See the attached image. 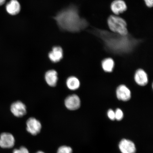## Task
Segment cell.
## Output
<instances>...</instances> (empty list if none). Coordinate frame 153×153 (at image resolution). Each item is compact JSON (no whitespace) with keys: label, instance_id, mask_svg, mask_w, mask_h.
<instances>
[{"label":"cell","instance_id":"9c48e42d","mask_svg":"<svg viewBox=\"0 0 153 153\" xmlns=\"http://www.w3.org/2000/svg\"><path fill=\"white\" fill-rule=\"evenodd\" d=\"M110 9L114 14L118 15L127 11V6L123 0H114L111 3Z\"/></svg>","mask_w":153,"mask_h":153},{"label":"cell","instance_id":"ba28073f","mask_svg":"<svg viewBox=\"0 0 153 153\" xmlns=\"http://www.w3.org/2000/svg\"><path fill=\"white\" fill-rule=\"evenodd\" d=\"M116 95L118 100L123 101H129L131 97V91L127 86L123 85H120L117 88Z\"/></svg>","mask_w":153,"mask_h":153},{"label":"cell","instance_id":"7c38bea8","mask_svg":"<svg viewBox=\"0 0 153 153\" xmlns=\"http://www.w3.org/2000/svg\"><path fill=\"white\" fill-rule=\"evenodd\" d=\"M49 58L53 62H58L63 57V51L62 48L56 46L53 48L52 51L48 54Z\"/></svg>","mask_w":153,"mask_h":153},{"label":"cell","instance_id":"6da1fadb","mask_svg":"<svg viewBox=\"0 0 153 153\" xmlns=\"http://www.w3.org/2000/svg\"><path fill=\"white\" fill-rule=\"evenodd\" d=\"M54 18L61 29L73 33L82 31L89 25L88 21L80 16L78 7L74 5L63 10Z\"/></svg>","mask_w":153,"mask_h":153},{"label":"cell","instance_id":"3957f363","mask_svg":"<svg viewBox=\"0 0 153 153\" xmlns=\"http://www.w3.org/2000/svg\"><path fill=\"white\" fill-rule=\"evenodd\" d=\"M107 23L110 29L114 33L123 36L129 33L127 23L121 17L111 15L108 18Z\"/></svg>","mask_w":153,"mask_h":153},{"label":"cell","instance_id":"30bf717a","mask_svg":"<svg viewBox=\"0 0 153 153\" xmlns=\"http://www.w3.org/2000/svg\"><path fill=\"white\" fill-rule=\"evenodd\" d=\"M119 147L122 153H135L136 151L134 143L128 140H122L119 143Z\"/></svg>","mask_w":153,"mask_h":153},{"label":"cell","instance_id":"277c9868","mask_svg":"<svg viewBox=\"0 0 153 153\" xmlns=\"http://www.w3.org/2000/svg\"><path fill=\"white\" fill-rule=\"evenodd\" d=\"M26 124L27 131L31 135H37L41 131L42 127L41 123L35 118H28Z\"/></svg>","mask_w":153,"mask_h":153},{"label":"cell","instance_id":"ac0fdd59","mask_svg":"<svg viewBox=\"0 0 153 153\" xmlns=\"http://www.w3.org/2000/svg\"><path fill=\"white\" fill-rule=\"evenodd\" d=\"M115 119L118 121L121 120L123 117V113L122 111L120 108L117 109L115 111Z\"/></svg>","mask_w":153,"mask_h":153},{"label":"cell","instance_id":"5b68a950","mask_svg":"<svg viewBox=\"0 0 153 153\" xmlns=\"http://www.w3.org/2000/svg\"><path fill=\"white\" fill-rule=\"evenodd\" d=\"M65 105L68 110H76L81 106V101L77 95L72 94L68 96L65 99Z\"/></svg>","mask_w":153,"mask_h":153},{"label":"cell","instance_id":"5bb4252c","mask_svg":"<svg viewBox=\"0 0 153 153\" xmlns=\"http://www.w3.org/2000/svg\"><path fill=\"white\" fill-rule=\"evenodd\" d=\"M6 9L9 14L16 15L20 12V5L17 0H11L7 4Z\"/></svg>","mask_w":153,"mask_h":153},{"label":"cell","instance_id":"8fae6325","mask_svg":"<svg viewBox=\"0 0 153 153\" xmlns=\"http://www.w3.org/2000/svg\"><path fill=\"white\" fill-rule=\"evenodd\" d=\"M134 78L136 83L140 86H144L148 83L149 79L148 74L142 69H139L137 70Z\"/></svg>","mask_w":153,"mask_h":153},{"label":"cell","instance_id":"52a82bcc","mask_svg":"<svg viewBox=\"0 0 153 153\" xmlns=\"http://www.w3.org/2000/svg\"><path fill=\"white\" fill-rule=\"evenodd\" d=\"M10 110L12 113L17 117H21L26 114V105L22 101H16L11 104Z\"/></svg>","mask_w":153,"mask_h":153},{"label":"cell","instance_id":"ffe728a7","mask_svg":"<svg viewBox=\"0 0 153 153\" xmlns=\"http://www.w3.org/2000/svg\"><path fill=\"white\" fill-rule=\"evenodd\" d=\"M108 116L111 120H115V112L112 109L109 110L108 112Z\"/></svg>","mask_w":153,"mask_h":153},{"label":"cell","instance_id":"4fadbf2b","mask_svg":"<svg viewBox=\"0 0 153 153\" xmlns=\"http://www.w3.org/2000/svg\"><path fill=\"white\" fill-rule=\"evenodd\" d=\"M58 74L54 70L48 71L45 74V79L48 85L51 87L56 86L58 81Z\"/></svg>","mask_w":153,"mask_h":153},{"label":"cell","instance_id":"7402d4cb","mask_svg":"<svg viewBox=\"0 0 153 153\" xmlns=\"http://www.w3.org/2000/svg\"><path fill=\"white\" fill-rule=\"evenodd\" d=\"M5 1V0H0V6L4 4Z\"/></svg>","mask_w":153,"mask_h":153},{"label":"cell","instance_id":"2e32d148","mask_svg":"<svg viewBox=\"0 0 153 153\" xmlns=\"http://www.w3.org/2000/svg\"><path fill=\"white\" fill-rule=\"evenodd\" d=\"M114 62L112 58H106L102 61V67L105 72H111L114 70Z\"/></svg>","mask_w":153,"mask_h":153},{"label":"cell","instance_id":"7a4b0ae2","mask_svg":"<svg viewBox=\"0 0 153 153\" xmlns=\"http://www.w3.org/2000/svg\"><path fill=\"white\" fill-rule=\"evenodd\" d=\"M88 31L102 40L106 47L114 50H125L131 49L140 42L131 34L123 36L106 30L92 27Z\"/></svg>","mask_w":153,"mask_h":153},{"label":"cell","instance_id":"d6986e66","mask_svg":"<svg viewBox=\"0 0 153 153\" xmlns=\"http://www.w3.org/2000/svg\"><path fill=\"white\" fill-rule=\"evenodd\" d=\"M13 153H30L27 149L24 146L21 147L19 149H15Z\"/></svg>","mask_w":153,"mask_h":153},{"label":"cell","instance_id":"e0dca14e","mask_svg":"<svg viewBox=\"0 0 153 153\" xmlns=\"http://www.w3.org/2000/svg\"><path fill=\"white\" fill-rule=\"evenodd\" d=\"M57 153H72V149L70 147L63 145L59 147Z\"/></svg>","mask_w":153,"mask_h":153},{"label":"cell","instance_id":"9a60e30c","mask_svg":"<svg viewBox=\"0 0 153 153\" xmlns=\"http://www.w3.org/2000/svg\"><path fill=\"white\" fill-rule=\"evenodd\" d=\"M67 87L71 91H75L79 88L80 82L79 79L75 76H70L66 81Z\"/></svg>","mask_w":153,"mask_h":153},{"label":"cell","instance_id":"603a6c76","mask_svg":"<svg viewBox=\"0 0 153 153\" xmlns=\"http://www.w3.org/2000/svg\"><path fill=\"white\" fill-rule=\"evenodd\" d=\"M36 153H45L44 152H42V151H38V152H36Z\"/></svg>","mask_w":153,"mask_h":153},{"label":"cell","instance_id":"44dd1931","mask_svg":"<svg viewBox=\"0 0 153 153\" xmlns=\"http://www.w3.org/2000/svg\"><path fill=\"white\" fill-rule=\"evenodd\" d=\"M146 6L151 8L153 7V0H143Z\"/></svg>","mask_w":153,"mask_h":153},{"label":"cell","instance_id":"8992f818","mask_svg":"<svg viewBox=\"0 0 153 153\" xmlns=\"http://www.w3.org/2000/svg\"><path fill=\"white\" fill-rule=\"evenodd\" d=\"M15 139L12 134L3 133L0 135V147L4 149L12 148L14 146Z\"/></svg>","mask_w":153,"mask_h":153}]
</instances>
